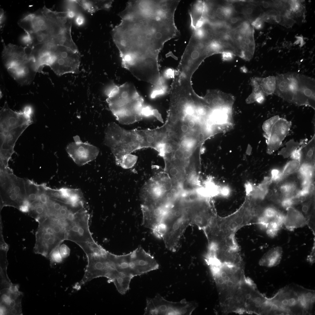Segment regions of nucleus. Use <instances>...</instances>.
<instances>
[{"label":"nucleus","mask_w":315,"mask_h":315,"mask_svg":"<svg viewBox=\"0 0 315 315\" xmlns=\"http://www.w3.org/2000/svg\"><path fill=\"white\" fill-rule=\"evenodd\" d=\"M298 86L292 103L299 106H309L315 109V79L298 73Z\"/></svg>","instance_id":"a211bd4d"},{"label":"nucleus","mask_w":315,"mask_h":315,"mask_svg":"<svg viewBox=\"0 0 315 315\" xmlns=\"http://www.w3.org/2000/svg\"><path fill=\"white\" fill-rule=\"evenodd\" d=\"M246 19L243 16H235V15L228 19L226 21L232 29L238 27Z\"/></svg>","instance_id":"ea45409f"},{"label":"nucleus","mask_w":315,"mask_h":315,"mask_svg":"<svg viewBox=\"0 0 315 315\" xmlns=\"http://www.w3.org/2000/svg\"><path fill=\"white\" fill-rule=\"evenodd\" d=\"M60 245L55 248L50 254L49 259L50 260V265L51 267L62 263L64 260L59 251Z\"/></svg>","instance_id":"58836bf2"},{"label":"nucleus","mask_w":315,"mask_h":315,"mask_svg":"<svg viewBox=\"0 0 315 315\" xmlns=\"http://www.w3.org/2000/svg\"><path fill=\"white\" fill-rule=\"evenodd\" d=\"M275 191L270 189H267L265 192V196L269 198H272L274 196Z\"/></svg>","instance_id":"864d4df0"},{"label":"nucleus","mask_w":315,"mask_h":315,"mask_svg":"<svg viewBox=\"0 0 315 315\" xmlns=\"http://www.w3.org/2000/svg\"><path fill=\"white\" fill-rule=\"evenodd\" d=\"M132 278L129 275L119 272L112 282L120 294L124 295L130 289V281Z\"/></svg>","instance_id":"c85d7f7f"},{"label":"nucleus","mask_w":315,"mask_h":315,"mask_svg":"<svg viewBox=\"0 0 315 315\" xmlns=\"http://www.w3.org/2000/svg\"><path fill=\"white\" fill-rule=\"evenodd\" d=\"M260 90L265 96L274 93L276 87V78L274 76L265 78H255Z\"/></svg>","instance_id":"cd10ccee"},{"label":"nucleus","mask_w":315,"mask_h":315,"mask_svg":"<svg viewBox=\"0 0 315 315\" xmlns=\"http://www.w3.org/2000/svg\"><path fill=\"white\" fill-rule=\"evenodd\" d=\"M309 205L308 203L303 204L302 207V211L305 214H307L309 210Z\"/></svg>","instance_id":"6e6d98bb"},{"label":"nucleus","mask_w":315,"mask_h":315,"mask_svg":"<svg viewBox=\"0 0 315 315\" xmlns=\"http://www.w3.org/2000/svg\"><path fill=\"white\" fill-rule=\"evenodd\" d=\"M179 0H130L112 31L122 66L138 80L152 83L161 76L158 55L177 36L174 14Z\"/></svg>","instance_id":"f257e3e1"},{"label":"nucleus","mask_w":315,"mask_h":315,"mask_svg":"<svg viewBox=\"0 0 315 315\" xmlns=\"http://www.w3.org/2000/svg\"><path fill=\"white\" fill-rule=\"evenodd\" d=\"M187 209L192 223L203 231L217 214L208 198L188 204Z\"/></svg>","instance_id":"2eb2a0df"},{"label":"nucleus","mask_w":315,"mask_h":315,"mask_svg":"<svg viewBox=\"0 0 315 315\" xmlns=\"http://www.w3.org/2000/svg\"><path fill=\"white\" fill-rule=\"evenodd\" d=\"M223 61H229L232 60L235 55L232 52L229 51H224L221 53Z\"/></svg>","instance_id":"09e8293b"},{"label":"nucleus","mask_w":315,"mask_h":315,"mask_svg":"<svg viewBox=\"0 0 315 315\" xmlns=\"http://www.w3.org/2000/svg\"><path fill=\"white\" fill-rule=\"evenodd\" d=\"M271 174V178L272 182H279L283 179L282 172L278 169H272Z\"/></svg>","instance_id":"37998d69"},{"label":"nucleus","mask_w":315,"mask_h":315,"mask_svg":"<svg viewBox=\"0 0 315 315\" xmlns=\"http://www.w3.org/2000/svg\"><path fill=\"white\" fill-rule=\"evenodd\" d=\"M297 191L295 182L287 181L280 184L275 192L277 196H280L282 198L281 200L285 198L293 197Z\"/></svg>","instance_id":"bb28decb"},{"label":"nucleus","mask_w":315,"mask_h":315,"mask_svg":"<svg viewBox=\"0 0 315 315\" xmlns=\"http://www.w3.org/2000/svg\"><path fill=\"white\" fill-rule=\"evenodd\" d=\"M314 164L304 162L300 164L298 170L305 174L306 178L312 179L314 175Z\"/></svg>","instance_id":"4c0bfd02"},{"label":"nucleus","mask_w":315,"mask_h":315,"mask_svg":"<svg viewBox=\"0 0 315 315\" xmlns=\"http://www.w3.org/2000/svg\"><path fill=\"white\" fill-rule=\"evenodd\" d=\"M281 206L286 209L287 208L292 206L294 204L292 198H285L281 200Z\"/></svg>","instance_id":"49530a36"},{"label":"nucleus","mask_w":315,"mask_h":315,"mask_svg":"<svg viewBox=\"0 0 315 315\" xmlns=\"http://www.w3.org/2000/svg\"><path fill=\"white\" fill-rule=\"evenodd\" d=\"M282 252L281 247L277 246L271 249L261 258L259 262V265L269 267L277 265L281 261Z\"/></svg>","instance_id":"5701e85b"},{"label":"nucleus","mask_w":315,"mask_h":315,"mask_svg":"<svg viewBox=\"0 0 315 315\" xmlns=\"http://www.w3.org/2000/svg\"><path fill=\"white\" fill-rule=\"evenodd\" d=\"M33 110L29 105L21 111L10 109L5 102L0 112V168L8 167V162L15 153L18 139L33 123Z\"/></svg>","instance_id":"7ed1b4c3"},{"label":"nucleus","mask_w":315,"mask_h":315,"mask_svg":"<svg viewBox=\"0 0 315 315\" xmlns=\"http://www.w3.org/2000/svg\"><path fill=\"white\" fill-rule=\"evenodd\" d=\"M285 216L279 211L276 216L269 223L267 228V235L271 237L276 236L283 225Z\"/></svg>","instance_id":"c756f323"},{"label":"nucleus","mask_w":315,"mask_h":315,"mask_svg":"<svg viewBox=\"0 0 315 315\" xmlns=\"http://www.w3.org/2000/svg\"><path fill=\"white\" fill-rule=\"evenodd\" d=\"M297 177L298 180L302 181L305 178V174L301 171L299 170L297 171Z\"/></svg>","instance_id":"5fc2aeb1"},{"label":"nucleus","mask_w":315,"mask_h":315,"mask_svg":"<svg viewBox=\"0 0 315 315\" xmlns=\"http://www.w3.org/2000/svg\"><path fill=\"white\" fill-rule=\"evenodd\" d=\"M206 97V96H205ZM207 98V97H206ZM208 99V98H207ZM210 101V100H209Z\"/></svg>","instance_id":"13d9d810"},{"label":"nucleus","mask_w":315,"mask_h":315,"mask_svg":"<svg viewBox=\"0 0 315 315\" xmlns=\"http://www.w3.org/2000/svg\"><path fill=\"white\" fill-rule=\"evenodd\" d=\"M84 21V18L83 16L81 15H78L76 18V23L78 26H80L83 24Z\"/></svg>","instance_id":"603ef678"},{"label":"nucleus","mask_w":315,"mask_h":315,"mask_svg":"<svg viewBox=\"0 0 315 315\" xmlns=\"http://www.w3.org/2000/svg\"><path fill=\"white\" fill-rule=\"evenodd\" d=\"M307 141L306 139H303L298 142L295 141L293 139H291L286 143V147L283 148L278 154L284 158H287L290 156L295 150L306 143Z\"/></svg>","instance_id":"473e14b6"},{"label":"nucleus","mask_w":315,"mask_h":315,"mask_svg":"<svg viewBox=\"0 0 315 315\" xmlns=\"http://www.w3.org/2000/svg\"><path fill=\"white\" fill-rule=\"evenodd\" d=\"M105 93L109 108L120 123L129 125L142 119L144 100L132 84H113L106 89Z\"/></svg>","instance_id":"20e7f679"},{"label":"nucleus","mask_w":315,"mask_h":315,"mask_svg":"<svg viewBox=\"0 0 315 315\" xmlns=\"http://www.w3.org/2000/svg\"><path fill=\"white\" fill-rule=\"evenodd\" d=\"M315 135L308 142L301 146V158L300 164L304 162L314 164L315 162Z\"/></svg>","instance_id":"a878e982"},{"label":"nucleus","mask_w":315,"mask_h":315,"mask_svg":"<svg viewBox=\"0 0 315 315\" xmlns=\"http://www.w3.org/2000/svg\"><path fill=\"white\" fill-rule=\"evenodd\" d=\"M253 223L251 214L243 205L228 216L221 217L217 215L209 226L207 233L211 239L218 242H233L236 241L235 235L239 229Z\"/></svg>","instance_id":"0eeeda50"},{"label":"nucleus","mask_w":315,"mask_h":315,"mask_svg":"<svg viewBox=\"0 0 315 315\" xmlns=\"http://www.w3.org/2000/svg\"><path fill=\"white\" fill-rule=\"evenodd\" d=\"M161 127L162 147L171 154H192L215 134L210 119L194 105L169 109Z\"/></svg>","instance_id":"f03ea898"},{"label":"nucleus","mask_w":315,"mask_h":315,"mask_svg":"<svg viewBox=\"0 0 315 315\" xmlns=\"http://www.w3.org/2000/svg\"><path fill=\"white\" fill-rule=\"evenodd\" d=\"M24 180L27 200L31 204L38 201L39 184L29 179Z\"/></svg>","instance_id":"7c9ffc66"},{"label":"nucleus","mask_w":315,"mask_h":315,"mask_svg":"<svg viewBox=\"0 0 315 315\" xmlns=\"http://www.w3.org/2000/svg\"><path fill=\"white\" fill-rule=\"evenodd\" d=\"M196 305L185 299L178 302H170L157 294L153 298H147L144 314L190 315Z\"/></svg>","instance_id":"4468645a"},{"label":"nucleus","mask_w":315,"mask_h":315,"mask_svg":"<svg viewBox=\"0 0 315 315\" xmlns=\"http://www.w3.org/2000/svg\"><path fill=\"white\" fill-rule=\"evenodd\" d=\"M234 6L236 12L240 13L251 23L264 12L256 2L245 3L243 1L238 3L237 6Z\"/></svg>","instance_id":"4be33fe9"},{"label":"nucleus","mask_w":315,"mask_h":315,"mask_svg":"<svg viewBox=\"0 0 315 315\" xmlns=\"http://www.w3.org/2000/svg\"><path fill=\"white\" fill-rule=\"evenodd\" d=\"M279 212V211L274 207H268L262 210L261 216L266 218L270 222L276 216Z\"/></svg>","instance_id":"a19ab883"},{"label":"nucleus","mask_w":315,"mask_h":315,"mask_svg":"<svg viewBox=\"0 0 315 315\" xmlns=\"http://www.w3.org/2000/svg\"><path fill=\"white\" fill-rule=\"evenodd\" d=\"M222 12L226 20L235 15L236 13L233 5L231 3L222 5Z\"/></svg>","instance_id":"79ce46f5"},{"label":"nucleus","mask_w":315,"mask_h":315,"mask_svg":"<svg viewBox=\"0 0 315 315\" xmlns=\"http://www.w3.org/2000/svg\"><path fill=\"white\" fill-rule=\"evenodd\" d=\"M18 23L26 34L43 33L51 38V42L63 34L71 32L72 20L62 12L48 8L44 10L43 14L41 10L29 14Z\"/></svg>","instance_id":"423d86ee"},{"label":"nucleus","mask_w":315,"mask_h":315,"mask_svg":"<svg viewBox=\"0 0 315 315\" xmlns=\"http://www.w3.org/2000/svg\"><path fill=\"white\" fill-rule=\"evenodd\" d=\"M179 183L172 180L164 172L156 173L142 188L141 204L150 205L168 201Z\"/></svg>","instance_id":"f8f14e48"},{"label":"nucleus","mask_w":315,"mask_h":315,"mask_svg":"<svg viewBox=\"0 0 315 315\" xmlns=\"http://www.w3.org/2000/svg\"><path fill=\"white\" fill-rule=\"evenodd\" d=\"M74 142L69 143L66 150L69 156L78 165L82 166L95 160L97 157L99 149L88 143L83 142L79 136L74 137Z\"/></svg>","instance_id":"dca6fc26"},{"label":"nucleus","mask_w":315,"mask_h":315,"mask_svg":"<svg viewBox=\"0 0 315 315\" xmlns=\"http://www.w3.org/2000/svg\"><path fill=\"white\" fill-rule=\"evenodd\" d=\"M300 165V162L293 160L288 162L282 171L283 179L287 176L297 172Z\"/></svg>","instance_id":"c9c22d12"},{"label":"nucleus","mask_w":315,"mask_h":315,"mask_svg":"<svg viewBox=\"0 0 315 315\" xmlns=\"http://www.w3.org/2000/svg\"><path fill=\"white\" fill-rule=\"evenodd\" d=\"M3 43L2 58L9 73L18 83L29 81L35 75L32 53L26 47Z\"/></svg>","instance_id":"1a4fd4ad"},{"label":"nucleus","mask_w":315,"mask_h":315,"mask_svg":"<svg viewBox=\"0 0 315 315\" xmlns=\"http://www.w3.org/2000/svg\"><path fill=\"white\" fill-rule=\"evenodd\" d=\"M49 52L48 66L56 75L78 73L81 59L79 51L58 45L52 46Z\"/></svg>","instance_id":"ddd939ff"},{"label":"nucleus","mask_w":315,"mask_h":315,"mask_svg":"<svg viewBox=\"0 0 315 315\" xmlns=\"http://www.w3.org/2000/svg\"><path fill=\"white\" fill-rule=\"evenodd\" d=\"M159 267L154 257L141 246L131 252L129 267L133 277L156 270Z\"/></svg>","instance_id":"f3484780"},{"label":"nucleus","mask_w":315,"mask_h":315,"mask_svg":"<svg viewBox=\"0 0 315 315\" xmlns=\"http://www.w3.org/2000/svg\"><path fill=\"white\" fill-rule=\"evenodd\" d=\"M60 253L64 259L69 256L70 253V249L66 245L63 244L60 245L59 247Z\"/></svg>","instance_id":"c03bdc74"},{"label":"nucleus","mask_w":315,"mask_h":315,"mask_svg":"<svg viewBox=\"0 0 315 315\" xmlns=\"http://www.w3.org/2000/svg\"><path fill=\"white\" fill-rule=\"evenodd\" d=\"M315 291L296 284H290L268 298L266 314H306L311 313L315 302Z\"/></svg>","instance_id":"39448f33"},{"label":"nucleus","mask_w":315,"mask_h":315,"mask_svg":"<svg viewBox=\"0 0 315 315\" xmlns=\"http://www.w3.org/2000/svg\"><path fill=\"white\" fill-rule=\"evenodd\" d=\"M28 213L36 221L42 218L48 216L46 206L38 201L31 204Z\"/></svg>","instance_id":"2f4dec72"},{"label":"nucleus","mask_w":315,"mask_h":315,"mask_svg":"<svg viewBox=\"0 0 315 315\" xmlns=\"http://www.w3.org/2000/svg\"><path fill=\"white\" fill-rule=\"evenodd\" d=\"M291 122L280 118L272 129L270 136L267 139V153L271 154L281 146L283 141L289 133Z\"/></svg>","instance_id":"aec40b11"},{"label":"nucleus","mask_w":315,"mask_h":315,"mask_svg":"<svg viewBox=\"0 0 315 315\" xmlns=\"http://www.w3.org/2000/svg\"><path fill=\"white\" fill-rule=\"evenodd\" d=\"M192 224L187 206L181 201H178L158 225L164 229L162 239L166 248L173 252L177 251L183 235L187 227Z\"/></svg>","instance_id":"9d476101"},{"label":"nucleus","mask_w":315,"mask_h":315,"mask_svg":"<svg viewBox=\"0 0 315 315\" xmlns=\"http://www.w3.org/2000/svg\"><path fill=\"white\" fill-rule=\"evenodd\" d=\"M264 21L259 16L256 18L251 23V25L257 29H262L263 27Z\"/></svg>","instance_id":"a18cd8bd"},{"label":"nucleus","mask_w":315,"mask_h":315,"mask_svg":"<svg viewBox=\"0 0 315 315\" xmlns=\"http://www.w3.org/2000/svg\"><path fill=\"white\" fill-rule=\"evenodd\" d=\"M301 146L293 151L290 156V158L293 160L298 161L300 162L301 158Z\"/></svg>","instance_id":"de8ad7c7"},{"label":"nucleus","mask_w":315,"mask_h":315,"mask_svg":"<svg viewBox=\"0 0 315 315\" xmlns=\"http://www.w3.org/2000/svg\"><path fill=\"white\" fill-rule=\"evenodd\" d=\"M298 74L289 72L277 75L275 76L274 94L288 102L292 103L298 86Z\"/></svg>","instance_id":"6ab92c4d"},{"label":"nucleus","mask_w":315,"mask_h":315,"mask_svg":"<svg viewBox=\"0 0 315 315\" xmlns=\"http://www.w3.org/2000/svg\"><path fill=\"white\" fill-rule=\"evenodd\" d=\"M0 170V210L7 206L18 209L27 200L24 179L16 176L9 167Z\"/></svg>","instance_id":"9b49d317"},{"label":"nucleus","mask_w":315,"mask_h":315,"mask_svg":"<svg viewBox=\"0 0 315 315\" xmlns=\"http://www.w3.org/2000/svg\"><path fill=\"white\" fill-rule=\"evenodd\" d=\"M0 20V24L2 26L4 20V12L3 10H1Z\"/></svg>","instance_id":"4d7b16f0"},{"label":"nucleus","mask_w":315,"mask_h":315,"mask_svg":"<svg viewBox=\"0 0 315 315\" xmlns=\"http://www.w3.org/2000/svg\"><path fill=\"white\" fill-rule=\"evenodd\" d=\"M137 156L131 154L123 157L116 164L125 169L132 168L136 163Z\"/></svg>","instance_id":"f704fd0d"},{"label":"nucleus","mask_w":315,"mask_h":315,"mask_svg":"<svg viewBox=\"0 0 315 315\" xmlns=\"http://www.w3.org/2000/svg\"><path fill=\"white\" fill-rule=\"evenodd\" d=\"M312 179L307 178H305L301 182V186L302 188L309 186L312 183Z\"/></svg>","instance_id":"8fccbe9b"},{"label":"nucleus","mask_w":315,"mask_h":315,"mask_svg":"<svg viewBox=\"0 0 315 315\" xmlns=\"http://www.w3.org/2000/svg\"><path fill=\"white\" fill-rule=\"evenodd\" d=\"M29 34L32 39L31 47L50 42L52 40L50 36L41 33L35 32Z\"/></svg>","instance_id":"72a5a7b5"},{"label":"nucleus","mask_w":315,"mask_h":315,"mask_svg":"<svg viewBox=\"0 0 315 315\" xmlns=\"http://www.w3.org/2000/svg\"><path fill=\"white\" fill-rule=\"evenodd\" d=\"M280 118L278 115L274 116L265 121L262 125V129L265 133V137L267 139L270 136L273 125Z\"/></svg>","instance_id":"e433bc0d"},{"label":"nucleus","mask_w":315,"mask_h":315,"mask_svg":"<svg viewBox=\"0 0 315 315\" xmlns=\"http://www.w3.org/2000/svg\"><path fill=\"white\" fill-rule=\"evenodd\" d=\"M38 223L34 251L49 258L52 251L67 240V228L62 220L48 216Z\"/></svg>","instance_id":"6e6552de"},{"label":"nucleus","mask_w":315,"mask_h":315,"mask_svg":"<svg viewBox=\"0 0 315 315\" xmlns=\"http://www.w3.org/2000/svg\"><path fill=\"white\" fill-rule=\"evenodd\" d=\"M315 256V245L314 244L312 249V252L310 255L308 257L307 260L311 264L313 263L314 262Z\"/></svg>","instance_id":"3c124183"},{"label":"nucleus","mask_w":315,"mask_h":315,"mask_svg":"<svg viewBox=\"0 0 315 315\" xmlns=\"http://www.w3.org/2000/svg\"><path fill=\"white\" fill-rule=\"evenodd\" d=\"M205 10L204 1L197 0L194 2L191 5L189 11L191 19V26L193 29H195L197 24Z\"/></svg>","instance_id":"393cba45"},{"label":"nucleus","mask_w":315,"mask_h":315,"mask_svg":"<svg viewBox=\"0 0 315 315\" xmlns=\"http://www.w3.org/2000/svg\"><path fill=\"white\" fill-rule=\"evenodd\" d=\"M113 0H75L85 10L93 13L101 10H108L111 7Z\"/></svg>","instance_id":"b1692460"},{"label":"nucleus","mask_w":315,"mask_h":315,"mask_svg":"<svg viewBox=\"0 0 315 315\" xmlns=\"http://www.w3.org/2000/svg\"><path fill=\"white\" fill-rule=\"evenodd\" d=\"M285 216L284 225L288 230H293L296 228L302 227L308 224L309 219L305 218L300 211L293 207H289Z\"/></svg>","instance_id":"412c9836"}]
</instances>
